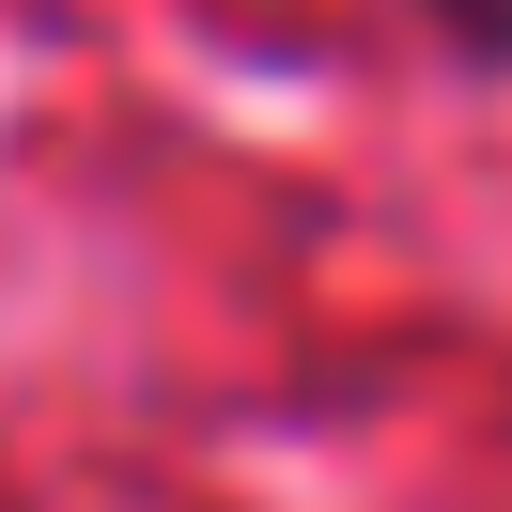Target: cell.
<instances>
[{
  "label": "cell",
  "mask_w": 512,
  "mask_h": 512,
  "mask_svg": "<svg viewBox=\"0 0 512 512\" xmlns=\"http://www.w3.org/2000/svg\"><path fill=\"white\" fill-rule=\"evenodd\" d=\"M435 16H450L466 47H512V0H435Z\"/></svg>",
  "instance_id": "6da1fadb"
}]
</instances>
